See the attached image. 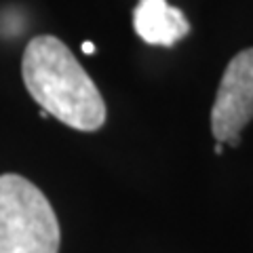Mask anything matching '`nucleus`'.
I'll return each mask as SVG.
<instances>
[{
	"label": "nucleus",
	"instance_id": "obj_1",
	"mask_svg": "<svg viewBox=\"0 0 253 253\" xmlns=\"http://www.w3.org/2000/svg\"><path fill=\"white\" fill-rule=\"evenodd\" d=\"M21 74L32 99L59 123L76 131H97L106 123L99 89L59 38H32L23 51Z\"/></svg>",
	"mask_w": 253,
	"mask_h": 253
},
{
	"label": "nucleus",
	"instance_id": "obj_2",
	"mask_svg": "<svg viewBox=\"0 0 253 253\" xmlns=\"http://www.w3.org/2000/svg\"><path fill=\"white\" fill-rule=\"evenodd\" d=\"M59 221L46 196L17 173L0 175V253H59Z\"/></svg>",
	"mask_w": 253,
	"mask_h": 253
},
{
	"label": "nucleus",
	"instance_id": "obj_3",
	"mask_svg": "<svg viewBox=\"0 0 253 253\" xmlns=\"http://www.w3.org/2000/svg\"><path fill=\"white\" fill-rule=\"evenodd\" d=\"M249 121H253V46L236 53L224 70L211 108V133L217 144L236 148Z\"/></svg>",
	"mask_w": 253,
	"mask_h": 253
},
{
	"label": "nucleus",
	"instance_id": "obj_4",
	"mask_svg": "<svg viewBox=\"0 0 253 253\" xmlns=\"http://www.w3.org/2000/svg\"><path fill=\"white\" fill-rule=\"evenodd\" d=\"M133 28L146 44L173 46L188 36L190 21L184 11L167 0H139L133 11Z\"/></svg>",
	"mask_w": 253,
	"mask_h": 253
},
{
	"label": "nucleus",
	"instance_id": "obj_5",
	"mask_svg": "<svg viewBox=\"0 0 253 253\" xmlns=\"http://www.w3.org/2000/svg\"><path fill=\"white\" fill-rule=\"evenodd\" d=\"M83 53H86V55H91V53H95V44L93 42H83Z\"/></svg>",
	"mask_w": 253,
	"mask_h": 253
},
{
	"label": "nucleus",
	"instance_id": "obj_6",
	"mask_svg": "<svg viewBox=\"0 0 253 253\" xmlns=\"http://www.w3.org/2000/svg\"><path fill=\"white\" fill-rule=\"evenodd\" d=\"M224 152V144H215V154H221Z\"/></svg>",
	"mask_w": 253,
	"mask_h": 253
}]
</instances>
